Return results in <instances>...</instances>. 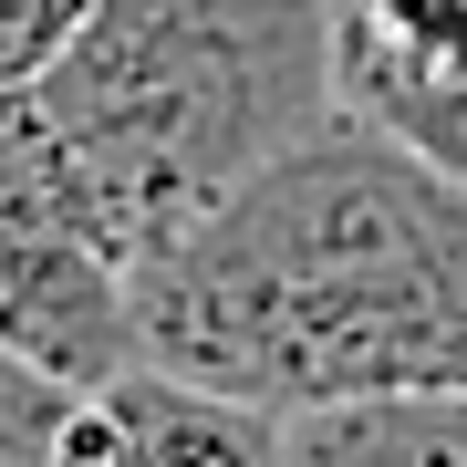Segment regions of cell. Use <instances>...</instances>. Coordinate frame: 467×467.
Listing matches in <instances>:
<instances>
[{
	"label": "cell",
	"mask_w": 467,
	"mask_h": 467,
	"mask_svg": "<svg viewBox=\"0 0 467 467\" xmlns=\"http://www.w3.org/2000/svg\"><path fill=\"white\" fill-rule=\"evenodd\" d=\"M84 11H94V0H0V104H21L73 52Z\"/></svg>",
	"instance_id": "obj_8"
},
{
	"label": "cell",
	"mask_w": 467,
	"mask_h": 467,
	"mask_svg": "<svg viewBox=\"0 0 467 467\" xmlns=\"http://www.w3.org/2000/svg\"><path fill=\"white\" fill-rule=\"evenodd\" d=\"M73 416H84V384L21 364V353L0 343V467H63Z\"/></svg>",
	"instance_id": "obj_7"
},
{
	"label": "cell",
	"mask_w": 467,
	"mask_h": 467,
	"mask_svg": "<svg viewBox=\"0 0 467 467\" xmlns=\"http://www.w3.org/2000/svg\"><path fill=\"white\" fill-rule=\"evenodd\" d=\"M63 467H281V416L135 364L84 395Z\"/></svg>",
	"instance_id": "obj_4"
},
{
	"label": "cell",
	"mask_w": 467,
	"mask_h": 467,
	"mask_svg": "<svg viewBox=\"0 0 467 467\" xmlns=\"http://www.w3.org/2000/svg\"><path fill=\"white\" fill-rule=\"evenodd\" d=\"M135 353L260 416L467 395V187L343 104L135 270Z\"/></svg>",
	"instance_id": "obj_1"
},
{
	"label": "cell",
	"mask_w": 467,
	"mask_h": 467,
	"mask_svg": "<svg viewBox=\"0 0 467 467\" xmlns=\"http://www.w3.org/2000/svg\"><path fill=\"white\" fill-rule=\"evenodd\" d=\"M21 104L104 250L146 270L343 115V0H94Z\"/></svg>",
	"instance_id": "obj_2"
},
{
	"label": "cell",
	"mask_w": 467,
	"mask_h": 467,
	"mask_svg": "<svg viewBox=\"0 0 467 467\" xmlns=\"http://www.w3.org/2000/svg\"><path fill=\"white\" fill-rule=\"evenodd\" d=\"M0 343L63 384L135 374V270L104 250L84 187L42 146L32 104H0Z\"/></svg>",
	"instance_id": "obj_3"
},
{
	"label": "cell",
	"mask_w": 467,
	"mask_h": 467,
	"mask_svg": "<svg viewBox=\"0 0 467 467\" xmlns=\"http://www.w3.org/2000/svg\"><path fill=\"white\" fill-rule=\"evenodd\" d=\"M281 467H467V395H384L281 416Z\"/></svg>",
	"instance_id": "obj_5"
},
{
	"label": "cell",
	"mask_w": 467,
	"mask_h": 467,
	"mask_svg": "<svg viewBox=\"0 0 467 467\" xmlns=\"http://www.w3.org/2000/svg\"><path fill=\"white\" fill-rule=\"evenodd\" d=\"M343 104H364L374 125H395L436 177L467 187V63H405L364 21L343 11Z\"/></svg>",
	"instance_id": "obj_6"
},
{
	"label": "cell",
	"mask_w": 467,
	"mask_h": 467,
	"mask_svg": "<svg viewBox=\"0 0 467 467\" xmlns=\"http://www.w3.org/2000/svg\"><path fill=\"white\" fill-rule=\"evenodd\" d=\"M343 11L405 63H467V0H343Z\"/></svg>",
	"instance_id": "obj_9"
}]
</instances>
